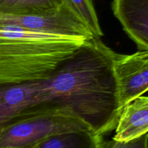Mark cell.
Instances as JSON below:
<instances>
[{
    "label": "cell",
    "instance_id": "cell-1",
    "mask_svg": "<svg viewBox=\"0 0 148 148\" xmlns=\"http://www.w3.org/2000/svg\"><path fill=\"white\" fill-rule=\"evenodd\" d=\"M116 53L100 38L85 40L51 75L38 82L40 109H66L101 136L116 128L121 111Z\"/></svg>",
    "mask_w": 148,
    "mask_h": 148
},
{
    "label": "cell",
    "instance_id": "cell-2",
    "mask_svg": "<svg viewBox=\"0 0 148 148\" xmlns=\"http://www.w3.org/2000/svg\"><path fill=\"white\" fill-rule=\"evenodd\" d=\"M85 41L0 23V84L46 79Z\"/></svg>",
    "mask_w": 148,
    "mask_h": 148
},
{
    "label": "cell",
    "instance_id": "cell-3",
    "mask_svg": "<svg viewBox=\"0 0 148 148\" xmlns=\"http://www.w3.org/2000/svg\"><path fill=\"white\" fill-rule=\"evenodd\" d=\"M91 130L66 109L30 108L10 124L0 137V148H27L42 140L69 132Z\"/></svg>",
    "mask_w": 148,
    "mask_h": 148
},
{
    "label": "cell",
    "instance_id": "cell-4",
    "mask_svg": "<svg viewBox=\"0 0 148 148\" xmlns=\"http://www.w3.org/2000/svg\"><path fill=\"white\" fill-rule=\"evenodd\" d=\"M0 23L35 33L88 40L95 36L86 25L64 3L57 10L37 15L0 17Z\"/></svg>",
    "mask_w": 148,
    "mask_h": 148
},
{
    "label": "cell",
    "instance_id": "cell-5",
    "mask_svg": "<svg viewBox=\"0 0 148 148\" xmlns=\"http://www.w3.org/2000/svg\"><path fill=\"white\" fill-rule=\"evenodd\" d=\"M114 71L123 108L132 100L148 90V50L130 55L116 53Z\"/></svg>",
    "mask_w": 148,
    "mask_h": 148
},
{
    "label": "cell",
    "instance_id": "cell-6",
    "mask_svg": "<svg viewBox=\"0 0 148 148\" xmlns=\"http://www.w3.org/2000/svg\"><path fill=\"white\" fill-rule=\"evenodd\" d=\"M38 82L0 84V137L10 124L37 103Z\"/></svg>",
    "mask_w": 148,
    "mask_h": 148
},
{
    "label": "cell",
    "instance_id": "cell-7",
    "mask_svg": "<svg viewBox=\"0 0 148 148\" xmlns=\"http://www.w3.org/2000/svg\"><path fill=\"white\" fill-rule=\"evenodd\" d=\"M111 7L138 49L148 50V0H112Z\"/></svg>",
    "mask_w": 148,
    "mask_h": 148
},
{
    "label": "cell",
    "instance_id": "cell-8",
    "mask_svg": "<svg viewBox=\"0 0 148 148\" xmlns=\"http://www.w3.org/2000/svg\"><path fill=\"white\" fill-rule=\"evenodd\" d=\"M148 133V97L140 96L123 107L113 140L127 142Z\"/></svg>",
    "mask_w": 148,
    "mask_h": 148
},
{
    "label": "cell",
    "instance_id": "cell-9",
    "mask_svg": "<svg viewBox=\"0 0 148 148\" xmlns=\"http://www.w3.org/2000/svg\"><path fill=\"white\" fill-rule=\"evenodd\" d=\"M103 142L102 136L83 130L51 136L27 148H102Z\"/></svg>",
    "mask_w": 148,
    "mask_h": 148
},
{
    "label": "cell",
    "instance_id": "cell-10",
    "mask_svg": "<svg viewBox=\"0 0 148 148\" xmlns=\"http://www.w3.org/2000/svg\"><path fill=\"white\" fill-rule=\"evenodd\" d=\"M63 4L62 0H0V17L46 14L57 10Z\"/></svg>",
    "mask_w": 148,
    "mask_h": 148
},
{
    "label": "cell",
    "instance_id": "cell-11",
    "mask_svg": "<svg viewBox=\"0 0 148 148\" xmlns=\"http://www.w3.org/2000/svg\"><path fill=\"white\" fill-rule=\"evenodd\" d=\"M89 28L95 37L101 38L103 31L92 0H62Z\"/></svg>",
    "mask_w": 148,
    "mask_h": 148
},
{
    "label": "cell",
    "instance_id": "cell-12",
    "mask_svg": "<svg viewBox=\"0 0 148 148\" xmlns=\"http://www.w3.org/2000/svg\"><path fill=\"white\" fill-rule=\"evenodd\" d=\"M102 148H148V133L127 142L116 141L114 140L103 142Z\"/></svg>",
    "mask_w": 148,
    "mask_h": 148
}]
</instances>
